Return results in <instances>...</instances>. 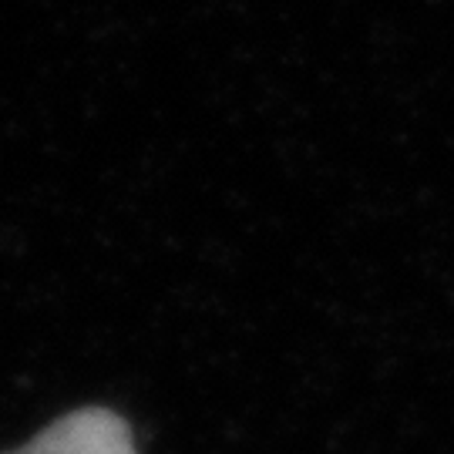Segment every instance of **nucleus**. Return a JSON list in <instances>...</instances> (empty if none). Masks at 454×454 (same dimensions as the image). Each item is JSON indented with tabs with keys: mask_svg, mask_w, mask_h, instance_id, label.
Listing matches in <instances>:
<instances>
[{
	"mask_svg": "<svg viewBox=\"0 0 454 454\" xmlns=\"http://www.w3.org/2000/svg\"><path fill=\"white\" fill-rule=\"evenodd\" d=\"M4 454H138L129 424L108 407H82Z\"/></svg>",
	"mask_w": 454,
	"mask_h": 454,
	"instance_id": "nucleus-1",
	"label": "nucleus"
}]
</instances>
